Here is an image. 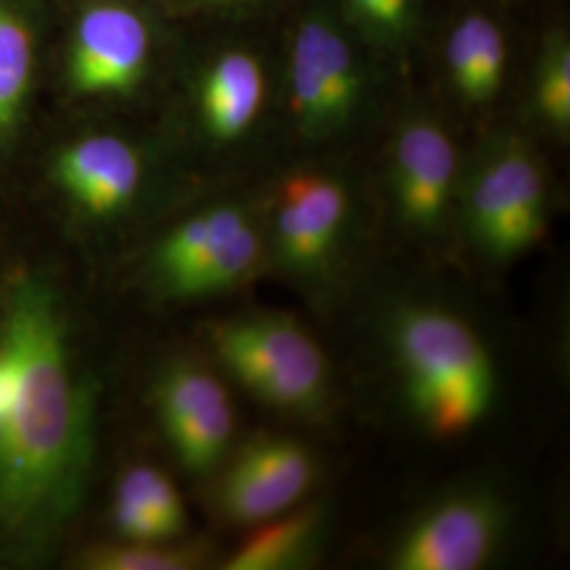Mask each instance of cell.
I'll return each instance as SVG.
<instances>
[{"label":"cell","mask_w":570,"mask_h":570,"mask_svg":"<svg viewBox=\"0 0 570 570\" xmlns=\"http://www.w3.org/2000/svg\"><path fill=\"white\" fill-rule=\"evenodd\" d=\"M197 4H204V7H228V4H242L247 0H193Z\"/></svg>","instance_id":"cell-23"},{"label":"cell","mask_w":570,"mask_h":570,"mask_svg":"<svg viewBox=\"0 0 570 570\" xmlns=\"http://www.w3.org/2000/svg\"><path fill=\"white\" fill-rule=\"evenodd\" d=\"M214 348L226 370L271 406L311 412L326 397V355L287 315L254 313L225 322L214 332Z\"/></svg>","instance_id":"cell-3"},{"label":"cell","mask_w":570,"mask_h":570,"mask_svg":"<svg viewBox=\"0 0 570 570\" xmlns=\"http://www.w3.org/2000/svg\"><path fill=\"white\" fill-rule=\"evenodd\" d=\"M546 176L529 144L499 140L487 153L468 188V225L492 258H513L546 230Z\"/></svg>","instance_id":"cell-5"},{"label":"cell","mask_w":570,"mask_h":570,"mask_svg":"<svg viewBox=\"0 0 570 570\" xmlns=\"http://www.w3.org/2000/svg\"><path fill=\"white\" fill-rule=\"evenodd\" d=\"M60 178L87 209L108 214L134 197L140 183V159L119 138L96 136L63 153Z\"/></svg>","instance_id":"cell-14"},{"label":"cell","mask_w":570,"mask_h":570,"mask_svg":"<svg viewBox=\"0 0 570 570\" xmlns=\"http://www.w3.org/2000/svg\"><path fill=\"white\" fill-rule=\"evenodd\" d=\"M263 261V237L247 212L220 205L178 226L161 245L157 268L169 292L207 296L244 284Z\"/></svg>","instance_id":"cell-6"},{"label":"cell","mask_w":570,"mask_h":570,"mask_svg":"<svg viewBox=\"0 0 570 570\" xmlns=\"http://www.w3.org/2000/svg\"><path fill=\"white\" fill-rule=\"evenodd\" d=\"M197 558L188 551L161 550L148 548V543L138 548L98 551L91 558V567L104 570H180L193 567Z\"/></svg>","instance_id":"cell-21"},{"label":"cell","mask_w":570,"mask_h":570,"mask_svg":"<svg viewBox=\"0 0 570 570\" xmlns=\"http://www.w3.org/2000/svg\"><path fill=\"white\" fill-rule=\"evenodd\" d=\"M263 529H256L242 548L226 562L228 570H284L296 569L306 562L311 551L320 543L324 527L322 511L282 513L266 520Z\"/></svg>","instance_id":"cell-17"},{"label":"cell","mask_w":570,"mask_h":570,"mask_svg":"<svg viewBox=\"0 0 570 570\" xmlns=\"http://www.w3.org/2000/svg\"><path fill=\"white\" fill-rule=\"evenodd\" d=\"M115 515L122 534L155 543L183 529V499L161 471L136 468L127 471L119 484Z\"/></svg>","instance_id":"cell-16"},{"label":"cell","mask_w":570,"mask_h":570,"mask_svg":"<svg viewBox=\"0 0 570 570\" xmlns=\"http://www.w3.org/2000/svg\"><path fill=\"white\" fill-rule=\"evenodd\" d=\"M348 197L336 178L306 171L289 176L277 197L275 245L285 266L313 275L326 268L345 228Z\"/></svg>","instance_id":"cell-9"},{"label":"cell","mask_w":570,"mask_h":570,"mask_svg":"<svg viewBox=\"0 0 570 570\" xmlns=\"http://www.w3.org/2000/svg\"><path fill=\"white\" fill-rule=\"evenodd\" d=\"M159 410L184 465L193 471L216 468L235 429L225 385L202 367H178L161 385Z\"/></svg>","instance_id":"cell-11"},{"label":"cell","mask_w":570,"mask_h":570,"mask_svg":"<svg viewBox=\"0 0 570 570\" xmlns=\"http://www.w3.org/2000/svg\"><path fill=\"white\" fill-rule=\"evenodd\" d=\"M32 70V39L26 23L0 2V131L20 112Z\"/></svg>","instance_id":"cell-18"},{"label":"cell","mask_w":570,"mask_h":570,"mask_svg":"<svg viewBox=\"0 0 570 570\" xmlns=\"http://www.w3.org/2000/svg\"><path fill=\"white\" fill-rule=\"evenodd\" d=\"M508 66V42L501 26L484 13H469L446 41V68L459 96L487 104L499 94Z\"/></svg>","instance_id":"cell-15"},{"label":"cell","mask_w":570,"mask_h":570,"mask_svg":"<svg viewBox=\"0 0 570 570\" xmlns=\"http://www.w3.org/2000/svg\"><path fill=\"white\" fill-rule=\"evenodd\" d=\"M503 527L499 503L482 492L456 494L425 511L391 556L397 570H475L494 550Z\"/></svg>","instance_id":"cell-7"},{"label":"cell","mask_w":570,"mask_h":570,"mask_svg":"<svg viewBox=\"0 0 570 570\" xmlns=\"http://www.w3.org/2000/svg\"><path fill=\"white\" fill-rule=\"evenodd\" d=\"M148 49V28L136 11L122 4H96L77 26L70 79L87 94L127 91L140 81Z\"/></svg>","instance_id":"cell-12"},{"label":"cell","mask_w":570,"mask_h":570,"mask_svg":"<svg viewBox=\"0 0 570 570\" xmlns=\"http://www.w3.org/2000/svg\"><path fill=\"white\" fill-rule=\"evenodd\" d=\"M397 364L416 419L438 438L475 428L494 400L489 348L461 317L435 306H410L393 332Z\"/></svg>","instance_id":"cell-2"},{"label":"cell","mask_w":570,"mask_h":570,"mask_svg":"<svg viewBox=\"0 0 570 570\" xmlns=\"http://www.w3.org/2000/svg\"><path fill=\"white\" fill-rule=\"evenodd\" d=\"M346 16L367 41L402 51L419 30L421 0H343Z\"/></svg>","instance_id":"cell-19"},{"label":"cell","mask_w":570,"mask_h":570,"mask_svg":"<svg viewBox=\"0 0 570 570\" xmlns=\"http://www.w3.org/2000/svg\"><path fill=\"white\" fill-rule=\"evenodd\" d=\"M313 475L315 465L303 444L287 438H258L226 471L220 505L235 522L261 524L296 505Z\"/></svg>","instance_id":"cell-8"},{"label":"cell","mask_w":570,"mask_h":570,"mask_svg":"<svg viewBox=\"0 0 570 570\" xmlns=\"http://www.w3.org/2000/svg\"><path fill=\"white\" fill-rule=\"evenodd\" d=\"M266 98L265 66L247 49H228L209 63L202 81V115L209 136L233 142L258 119Z\"/></svg>","instance_id":"cell-13"},{"label":"cell","mask_w":570,"mask_h":570,"mask_svg":"<svg viewBox=\"0 0 570 570\" xmlns=\"http://www.w3.org/2000/svg\"><path fill=\"white\" fill-rule=\"evenodd\" d=\"M16 385H18V364L9 346L2 343L0 346V428L9 414V407L16 395Z\"/></svg>","instance_id":"cell-22"},{"label":"cell","mask_w":570,"mask_h":570,"mask_svg":"<svg viewBox=\"0 0 570 570\" xmlns=\"http://www.w3.org/2000/svg\"><path fill=\"white\" fill-rule=\"evenodd\" d=\"M534 104L541 119L558 134L570 127V45L564 32H553L541 49L534 81Z\"/></svg>","instance_id":"cell-20"},{"label":"cell","mask_w":570,"mask_h":570,"mask_svg":"<svg viewBox=\"0 0 570 570\" xmlns=\"http://www.w3.org/2000/svg\"><path fill=\"white\" fill-rule=\"evenodd\" d=\"M459 169L456 146L440 122L407 121L393 146V195L407 226L435 230L449 212Z\"/></svg>","instance_id":"cell-10"},{"label":"cell","mask_w":570,"mask_h":570,"mask_svg":"<svg viewBox=\"0 0 570 570\" xmlns=\"http://www.w3.org/2000/svg\"><path fill=\"white\" fill-rule=\"evenodd\" d=\"M2 343L16 357L18 385L0 428V513L21 520L68 473L79 419L60 334L39 289L18 292Z\"/></svg>","instance_id":"cell-1"},{"label":"cell","mask_w":570,"mask_h":570,"mask_svg":"<svg viewBox=\"0 0 570 570\" xmlns=\"http://www.w3.org/2000/svg\"><path fill=\"white\" fill-rule=\"evenodd\" d=\"M289 108L311 140L343 131L366 96V68L345 26L330 11L298 21L287 60Z\"/></svg>","instance_id":"cell-4"}]
</instances>
